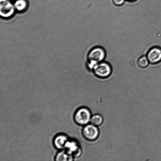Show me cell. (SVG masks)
<instances>
[{"instance_id":"obj_1","label":"cell","mask_w":161,"mask_h":161,"mask_svg":"<svg viewBox=\"0 0 161 161\" xmlns=\"http://www.w3.org/2000/svg\"><path fill=\"white\" fill-rule=\"evenodd\" d=\"M106 53L102 47H94L89 52L88 54L87 66L89 70L93 71L94 68L99 63L105 60Z\"/></svg>"},{"instance_id":"obj_9","label":"cell","mask_w":161,"mask_h":161,"mask_svg":"<svg viewBox=\"0 0 161 161\" xmlns=\"http://www.w3.org/2000/svg\"><path fill=\"white\" fill-rule=\"evenodd\" d=\"M14 4L15 10L19 12L25 11L28 6V3L26 0H15Z\"/></svg>"},{"instance_id":"obj_14","label":"cell","mask_w":161,"mask_h":161,"mask_svg":"<svg viewBox=\"0 0 161 161\" xmlns=\"http://www.w3.org/2000/svg\"><path fill=\"white\" fill-rule=\"evenodd\" d=\"M127 1L129 2H134L137 1V0H127Z\"/></svg>"},{"instance_id":"obj_3","label":"cell","mask_w":161,"mask_h":161,"mask_svg":"<svg viewBox=\"0 0 161 161\" xmlns=\"http://www.w3.org/2000/svg\"><path fill=\"white\" fill-rule=\"evenodd\" d=\"M93 71L97 78L106 79L108 78L111 75L112 68L108 63L103 61L99 63L95 66Z\"/></svg>"},{"instance_id":"obj_11","label":"cell","mask_w":161,"mask_h":161,"mask_svg":"<svg viewBox=\"0 0 161 161\" xmlns=\"http://www.w3.org/2000/svg\"><path fill=\"white\" fill-rule=\"evenodd\" d=\"M103 122V118L102 115L99 114H96L92 116L91 122V124L99 127L102 125Z\"/></svg>"},{"instance_id":"obj_13","label":"cell","mask_w":161,"mask_h":161,"mask_svg":"<svg viewBox=\"0 0 161 161\" xmlns=\"http://www.w3.org/2000/svg\"><path fill=\"white\" fill-rule=\"evenodd\" d=\"M125 0H113V4L116 6H122L125 3Z\"/></svg>"},{"instance_id":"obj_2","label":"cell","mask_w":161,"mask_h":161,"mask_svg":"<svg viewBox=\"0 0 161 161\" xmlns=\"http://www.w3.org/2000/svg\"><path fill=\"white\" fill-rule=\"evenodd\" d=\"M91 113L89 109L82 107L77 110L75 115V120L80 125H86L91 122Z\"/></svg>"},{"instance_id":"obj_8","label":"cell","mask_w":161,"mask_h":161,"mask_svg":"<svg viewBox=\"0 0 161 161\" xmlns=\"http://www.w3.org/2000/svg\"><path fill=\"white\" fill-rule=\"evenodd\" d=\"M68 138L65 135H61L58 136L55 138L54 144L58 149H62L65 147Z\"/></svg>"},{"instance_id":"obj_10","label":"cell","mask_w":161,"mask_h":161,"mask_svg":"<svg viewBox=\"0 0 161 161\" xmlns=\"http://www.w3.org/2000/svg\"><path fill=\"white\" fill-rule=\"evenodd\" d=\"M56 159L57 161H71L73 160L72 156L65 151H62V152L59 153L57 155Z\"/></svg>"},{"instance_id":"obj_15","label":"cell","mask_w":161,"mask_h":161,"mask_svg":"<svg viewBox=\"0 0 161 161\" xmlns=\"http://www.w3.org/2000/svg\"><path fill=\"white\" fill-rule=\"evenodd\" d=\"M12 1H14V0H12Z\"/></svg>"},{"instance_id":"obj_4","label":"cell","mask_w":161,"mask_h":161,"mask_svg":"<svg viewBox=\"0 0 161 161\" xmlns=\"http://www.w3.org/2000/svg\"><path fill=\"white\" fill-rule=\"evenodd\" d=\"M10 0H0V15L4 19H8L14 15L15 9Z\"/></svg>"},{"instance_id":"obj_12","label":"cell","mask_w":161,"mask_h":161,"mask_svg":"<svg viewBox=\"0 0 161 161\" xmlns=\"http://www.w3.org/2000/svg\"><path fill=\"white\" fill-rule=\"evenodd\" d=\"M149 64L147 57L142 56L139 58L137 61V64L141 69H145L148 67Z\"/></svg>"},{"instance_id":"obj_5","label":"cell","mask_w":161,"mask_h":161,"mask_svg":"<svg viewBox=\"0 0 161 161\" xmlns=\"http://www.w3.org/2000/svg\"><path fill=\"white\" fill-rule=\"evenodd\" d=\"M82 133L86 139L94 141L98 138L99 131L97 126L92 124H87L83 128Z\"/></svg>"},{"instance_id":"obj_7","label":"cell","mask_w":161,"mask_h":161,"mask_svg":"<svg viewBox=\"0 0 161 161\" xmlns=\"http://www.w3.org/2000/svg\"><path fill=\"white\" fill-rule=\"evenodd\" d=\"M69 154L75 157H78L81 153V151L78 143L75 141L67 142L65 147Z\"/></svg>"},{"instance_id":"obj_6","label":"cell","mask_w":161,"mask_h":161,"mask_svg":"<svg viewBox=\"0 0 161 161\" xmlns=\"http://www.w3.org/2000/svg\"><path fill=\"white\" fill-rule=\"evenodd\" d=\"M147 57L150 64H155L161 62V48L154 47L148 52Z\"/></svg>"}]
</instances>
